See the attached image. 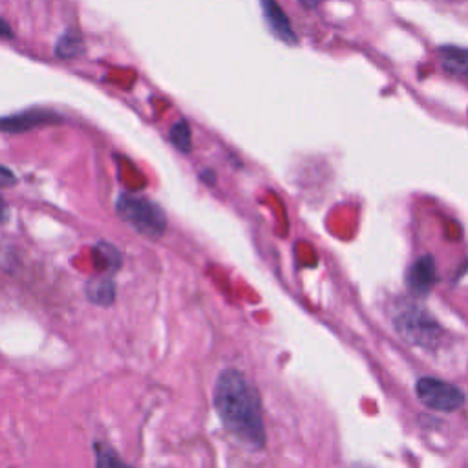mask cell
<instances>
[{
  "mask_svg": "<svg viewBox=\"0 0 468 468\" xmlns=\"http://www.w3.org/2000/svg\"><path fill=\"white\" fill-rule=\"evenodd\" d=\"M213 403L224 427L243 445L262 448L267 434L262 416V400L249 379L234 370H224L213 390Z\"/></svg>",
  "mask_w": 468,
  "mask_h": 468,
  "instance_id": "6da1fadb",
  "label": "cell"
},
{
  "mask_svg": "<svg viewBox=\"0 0 468 468\" xmlns=\"http://www.w3.org/2000/svg\"><path fill=\"white\" fill-rule=\"evenodd\" d=\"M115 211L123 222L147 238H161L167 231V218L161 207L152 204L147 197L123 194L117 199Z\"/></svg>",
  "mask_w": 468,
  "mask_h": 468,
  "instance_id": "7a4b0ae2",
  "label": "cell"
},
{
  "mask_svg": "<svg viewBox=\"0 0 468 468\" xmlns=\"http://www.w3.org/2000/svg\"><path fill=\"white\" fill-rule=\"evenodd\" d=\"M416 393L427 408L443 414H452L464 405V393L461 388L436 377L419 379Z\"/></svg>",
  "mask_w": 468,
  "mask_h": 468,
  "instance_id": "3957f363",
  "label": "cell"
},
{
  "mask_svg": "<svg viewBox=\"0 0 468 468\" xmlns=\"http://www.w3.org/2000/svg\"><path fill=\"white\" fill-rule=\"evenodd\" d=\"M395 326L408 343L419 346H432L441 339V327L437 322L427 311L416 306H408L400 311L395 318Z\"/></svg>",
  "mask_w": 468,
  "mask_h": 468,
  "instance_id": "277c9868",
  "label": "cell"
},
{
  "mask_svg": "<svg viewBox=\"0 0 468 468\" xmlns=\"http://www.w3.org/2000/svg\"><path fill=\"white\" fill-rule=\"evenodd\" d=\"M436 279H437L436 262L430 254H427V256H421L419 260L414 262V265L410 267V271H408V277H407V284H408V289L416 297H425L434 288Z\"/></svg>",
  "mask_w": 468,
  "mask_h": 468,
  "instance_id": "5b68a950",
  "label": "cell"
},
{
  "mask_svg": "<svg viewBox=\"0 0 468 468\" xmlns=\"http://www.w3.org/2000/svg\"><path fill=\"white\" fill-rule=\"evenodd\" d=\"M262 10L265 15L267 24H270L271 32L284 42L288 44H295L297 42V35L291 28V23L288 19V15L284 14V10L280 8V5L277 0H262Z\"/></svg>",
  "mask_w": 468,
  "mask_h": 468,
  "instance_id": "8992f818",
  "label": "cell"
},
{
  "mask_svg": "<svg viewBox=\"0 0 468 468\" xmlns=\"http://www.w3.org/2000/svg\"><path fill=\"white\" fill-rule=\"evenodd\" d=\"M55 119L53 112L46 110H26L8 117H0V130L3 132H24L33 126L51 123Z\"/></svg>",
  "mask_w": 468,
  "mask_h": 468,
  "instance_id": "52a82bcc",
  "label": "cell"
},
{
  "mask_svg": "<svg viewBox=\"0 0 468 468\" xmlns=\"http://www.w3.org/2000/svg\"><path fill=\"white\" fill-rule=\"evenodd\" d=\"M87 297L92 304L112 306L115 300V284L110 277H96L87 284Z\"/></svg>",
  "mask_w": 468,
  "mask_h": 468,
  "instance_id": "ba28073f",
  "label": "cell"
},
{
  "mask_svg": "<svg viewBox=\"0 0 468 468\" xmlns=\"http://www.w3.org/2000/svg\"><path fill=\"white\" fill-rule=\"evenodd\" d=\"M443 69L452 74H468V50L457 46H445L439 50Z\"/></svg>",
  "mask_w": 468,
  "mask_h": 468,
  "instance_id": "9c48e42d",
  "label": "cell"
},
{
  "mask_svg": "<svg viewBox=\"0 0 468 468\" xmlns=\"http://www.w3.org/2000/svg\"><path fill=\"white\" fill-rule=\"evenodd\" d=\"M85 53V41L76 32H66L55 46V55L59 59H76Z\"/></svg>",
  "mask_w": 468,
  "mask_h": 468,
  "instance_id": "30bf717a",
  "label": "cell"
},
{
  "mask_svg": "<svg viewBox=\"0 0 468 468\" xmlns=\"http://www.w3.org/2000/svg\"><path fill=\"white\" fill-rule=\"evenodd\" d=\"M94 254H96V263L106 273H115L121 267V262H123L121 252L108 242H99L96 245Z\"/></svg>",
  "mask_w": 468,
  "mask_h": 468,
  "instance_id": "8fae6325",
  "label": "cell"
},
{
  "mask_svg": "<svg viewBox=\"0 0 468 468\" xmlns=\"http://www.w3.org/2000/svg\"><path fill=\"white\" fill-rule=\"evenodd\" d=\"M170 142L172 145L181 151L183 154H188L192 151V132L187 121H178L170 130Z\"/></svg>",
  "mask_w": 468,
  "mask_h": 468,
  "instance_id": "7c38bea8",
  "label": "cell"
},
{
  "mask_svg": "<svg viewBox=\"0 0 468 468\" xmlns=\"http://www.w3.org/2000/svg\"><path fill=\"white\" fill-rule=\"evenodd\" d=\"M96 468H132L126 464L112 448L97 445L96 446Z\"/></svg>",
  "mask_w": 468,
  "mask_h": 468,
  "instance_id": "4fadbf2b",
  "label": "cell"
},
{
  "mask_svg": "<svg viewBox=\"0 0 468 468\" xmlns=\"http://www.w3.org/2000/svg\"><path fill=\"white\" fill-rule=\"evenodd\" d=\"M15 181H17L15 174H14L8 167L0 165V187H10V185H14Z\"/></svg>",
  "mask_w": 468,
  "mask_h": 468,
  "instance_id": "5bb4252c",
  "label": "cell"
},
{
  "mask_svg": "<svg viewBox=\"0 0 468 468\" xmlns=\"http://www.w3.org/2000/svg\"><path fill=\"white\" fill-rule=\"evenodd\" d=\"M0 37H5V39H12L14 37V32L10 28V24L6 21H3V19H0Z\"/></svg>",
  "mask_w": 468,
  "mask_h": 468,
  "instance_id": "9a60e30c",
  "label": "cell"
},
{
  "mask_svg": "<svg viewBox=\"0 0 468 468\" xmlns=\"http://www.w3.org/2000/svg\"><path fill=\"white\" fill-rule=\"evenodd\" d=\"M8 218V207L3 202V197H0V222H5Z\"/></svg>",
  "mask_w": 468,
  "mask_h": 468,
  "instance_id": "2e32d148",
  "label": "cell"
},
{
  "mask_svg": "<svg viewBox=\"0 0 468 468\" xmlns=\"http://www.w3.org/2000/svg\"><path fill=\"white\" fill-rule=\"evenodd\" d=\"M300 3H302L304 6H307V8H313V6H315V0H300Z\"/></svg>",
  "mask_w": 468,
  "mask_h": 468,
  "instance_id": "e0dca14e",
  "label": "cell"
}]
</instances>
